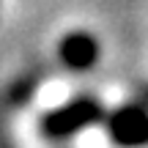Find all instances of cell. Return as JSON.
<instances>
[{
    "instance_id": "6da1fadb",
    "label": "cell",
    "mask_w": 148,
    "mask_h": 148,
    "mask_svg": "<svg viewBox=\"0 0 148 148\" xmlns=\"http://www.w3.org/2000/svg\"><path fill=\"white\" fill-rule=\"evenodd\" d=\"M101 115H104V110H101L99 99L79 96V99H71L69 104L47 112L41 118V132L47 137H69V134L79 132V129L101 121Z\"/></svg>"
},
{
    "instance_id": "7a4b0ae2",
    "label": "cell",
    "mask_w": 148,
    "mask_h": 148,
    "mask_svg": "<svg viewBox=\"0 0 148 148\" xmlns=\"http://www.w3.org/2000/svg\"><path fill=\"white\" fill-rule=\"evenodd\" d=\"M107 129L123 145H143L148 143V110L140 104H126L107 118Z\"/></svg>"
},
{
    "instance_id": "3957f363",
    "label": "cell",
    "mask_w": 148,
    "mask_h": 148,
    "mask_svg": "<svg viewBox=\"0 0 148 148\" xmlns=\"http://www.w3.org/2000/svg\"><path fill=\"white\" fill-rule=\"evenodd\" d=\"M58 55L69 69L85 71L99 60V41L85 30H74L69 36H63V41L58 47Z\"/></svg>"
},
{
    "instance_id": "277c9868",
    "label": "cell",
    "mask_w": 148,
    "mask_h": 148,
    "mask_svg": "<svg viewBox=\"0 0 148 148\" xmlns=\"http://www.w3.org/2000/svg\"><path fill=\"white\" fill-rule=\"evenodd\" d=\"M143 99H145V104H148V88H145V90H143Z\"/></svg>"
}]
</instances>
